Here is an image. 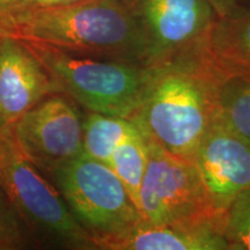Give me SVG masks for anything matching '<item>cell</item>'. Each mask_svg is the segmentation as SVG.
<instances>
[{"mask_svg":"<svg viewBox=\"0 0 250 250\" xmlns=\"http://www.w3.org/2000/svg\"><path fill=\"white\" fill-rule=\"evenodd\" d=\"M148 160V146L138 126L127 134L112 153L109 167L123 183L137 208L139 191ZM139 211V210H138Z\"/></svg>","mask_w":250,"mask_h":250,"instance_id":"obj_15","label":"cell"},{"mask_svg":"<svg viewBox=\"0 0 250 250\" xmlns=\"http://www.w3.org/2000/svg\"><path fill=\"white\" fill-rule=\"evenodd\" d=\"M146 142L148 160L138 202L142 220L152 225L226 226V214L214 208L195 161L170 154L151 139Z\"/></svg>","mask_w":250,"mask_h":250,"instance_id":"obj_4","label":"cell"},{"mask_svg":"<svg viewBox=\"0 0 250 250\" xmlns=\"http://www.w3.org/2000/svg\"><path fill=\"white\" fill-rule=\"evenodd\" d=\"M198 43L170 61L152 65L147 89L132 120L146 138L192 161L217 114L215 77L199 55Z\"/></svg>","mask_w":250,"mask_h":250,"instance_id":"obj_2","label":"cell"},{"mask_svg":"<svg viewBox=\"0 0 250 250\" xmlns=\"http://www.w3.org/2000/svg\"><path fill=\"white\" fill-rule=\"evenodd\" d=\"M22 0H0V18L5 17L18 7Z\"/></svg>","mask_w":250,"mask_h":250,"instance_id":"obj_20","label":"cell"},{"mask_svg":"<svg viewBox=\"0 0 250 250\" xmlns=\"http://www.w3.org/2000/svg\"><path fill=\"white\" fill-rule=\"evenodd\" d=\"M43 62L57 93L90 112L133 120L152 76V65L89 57L26 42Z\"/></svg>","mask_w":250,"mask_h":250,"instance_id":"obj_3","label":"cell"},{"mask_svg":"<svg viewBox=\"0 0 250 250\" xmlns=\"http://www.w3.org/2000/svg\"><path fill=\"white\" fill-rule=\"evenodd\" d=\"M18 212L0 186V249H15L23 245Z\"/></svg>","mask_w":250,"mask_h":250,"instance_id":"obj_17","label":"cell"},{"mask_svg":"<svg viewBox=\"0 0 250 250\" xmlns=\"http://www.w3.org/2000/svg\"><path fill=\"white\" fill-rule=\"evenodd\" d=\"M198 52L215 73L250 74V2L215 17Z\"/></svg>","mask_w":250,"mask_h":250,"instance_id":"obj_12","label":"cell"},{"mask_svg":"<svg viewBox=\"0 0 250 250\" xmlns=\"http://www.w3.org/2000/svg\"><path fill=\"white\" fill-rule=\"evenodd\" d=\"M48 170L68 208L90 234L92 242L142 220L136 204L109 166L83 153Z\"/></svg>","mask_w":250,"mask_h":250,"instance_id":"obj_5","label":"cell"},{"mask_svg":"<svg viewBox=\"0 0 250 250\" xmlns=\"http://www.w3.org/2000/svg\"><path fill=\"white\" fill-rule=\"evenodd\" d=\"M214 208L227 214L241 193L250 190V142L226 126L215 115L195 159Z\"/></svg>","mask_w":250,"mask_h":250,"instance_id":"obj_9","label":"cell"},{"mask_svg":"<svg viewBox=\"0 0 250 250\" xmlns=\"http://www.w3.org/2000/svg\"><path fill=\"white\" fill-rule=\"evenodd\" d=\"M19 151L42 168L83 154V121L64 96L50 95L9 126Z\"/></svg>","mask_w":250,"mask_h":250,"instance_id":"obj_7","label":"cell"},{"mask_svg":"<svg viewBox=\"0 0 250 250\" xmlns=\"http://www.w3.org/2000/svg\"><path fill=\"white\" fill-rule=\"evenodd\" d=\"M9 134V126L6 125L4 121L1 120L0 117V145L5 142V139L7 138V136Z\"/></svg>","mask_w":250,"mask_h":250,"instance_id":"obj_21","label":"cell"},{"mask_svg":"<svg viewBox=\"0 0 250 250\" xmlns=\"http://www.w3.org/2000/svg\"><path fill=\"white\" fill-rule=\"evenodd\" d=\"M0 36L89 57L149 65L147 42L134 0H83L15 12L0 19Z\"/></svg>","mask_w":250,"mask_h":250,"instance_id":"obj_1","label":"cell"},{"mask_svg":"<svg viewBox=\"0 0 250 250\" xmlns=\"http://www.w3.org/2000/svg\"><path fill=\"white\" fill-rule=\"evenodd\" d=\"M54 93V81L29 45L0 36V117L6 125Z\"/></svg>","mask_w":250,"mask_h":250,"instance_id":"obj_10","label":"cell"},{"mask_svg":"<svg viewBox=\"0 0 250 250\" xmlns=\"http://www.w3.org/2000/svg\"><path fill=\"white\" fill-rule=\"evenodd\" d=\"M93 245L108 250H228L223 225H152L144 220L93 240Z\"/></svg>","mask_w":250,"mask_h":250,"instance_id":"obj_11","label":"cell"},{"mask_svg":"<svg viewBox=\"0 0 250 250\" xmlns=\"http://www.w3.org/2000/svg\"><path fill=\"white\" fill-rule=\"evenodd\" d=\"M213 74L215 115L226 126L250 142V74Z\"/></svg>","mask_w":250,"mask_h":250,"instance_id":"obj_13","label":"cell"},{"mask_svg":"<svg viewBox=\"0 0 250 250\" xmlns=\"http://www.w3.org/2000/svg\"><path fill=\"white\" fill-rule=\"evenodd\" d=\"M0 186L26 223L72 248L94 249L92 236L81 226L58 189L19 151L11 132L0 145Z\"/></svg>","mask_w":250,"mask_h":250,"instance_id":"obj_6","label":"cell"},{"mask_svg":"<svg viewBox=\"0 0 250 250\" xmlns=\"http://www.w3.org/2000/svg\"><path fill=\"white\" fill-rule=\"evenodd\" d=\"M148 64L168 62L204 39L215 20L208 0H134Z\"/></svg>","mask_w":250,"mask_h":250,"instance_id":"obj_8","label":"cell"},{"mask_svg":"<svg viewBox=\"0 0 250 250\" xmlns=\"http://www.w3.org/2000/svg\"><path fill=\"white\" fill-rule=\"evenodd\" d=\"M80 1H83V0H22V1L19 4L18 7L8 14L15 13V12H21V11H29V9H40V8L59 7V6H67L72 4H77V2H80Z\"/></svg>","mask_w":250,"mask_h":250,"instance_id":"obj_18","label":"cell"},{"mask_svg":"<svg viewBox=\"0 0 250 250\" xmlns=\"http://www.w3.org/2000/svg\"><path fill=\"white\" fill-rule=\"evenodd\" d=\"M208 1H210L212 8L214 9L217 17L229 13L240 6L249 2L248 0H208Z\"/></svg>","mask_w":250,"mask_h":250,"instance_id":"obj_19","label":"cell"},{"mask_svg":"<svg viewBox=\"0 0 250 250\" xmlns=\"http://www.w3.org/2000/svg\"><path fill=\"white\" fill-rule=\"evenodd\" d=\"M136 127V123L127 118L89 111L83 120V153L109 166L112 153Z\"/></svg>","mask_w":250,"mask_h":250,"instance_id":"obj_14","label":"cell"},{"mask_svg":"<svg viewBox=\"0 0 250 250\" xmlns=\"http://www.w3.org/2000/svg\"><path fill=\"white\" fill-rule=\"evenodd\" d=\"M225 236L228 249L250 250V190L241 193L228 208Z\"/></svg>","mask_w":250,"mask_h":250,"instance_id":"obj_16","label":"cell"}]
</instances>
